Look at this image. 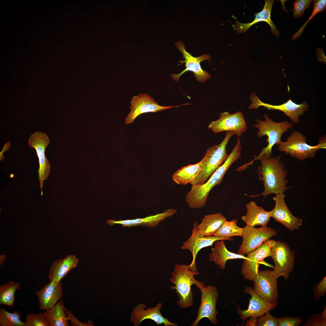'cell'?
Wrapping results in <instances>:
<instances>
[{"label": "cell", "mask_w": 326, "mask_h": 326, "mask_svg": "<svg viewBox=\"0 0 326 326\" xmlns=\"http://www.w3.org/2000/svg\"><path fill=\"white\" fill-rule=\"evenodd\" d=\"M238 138L235 145L226 160L216 170L208 179L203 184L192 185L190 190L185 197V201L190 207L198 209L206 205L210 191L214 187L221 184L229 168L241 156L242 146L240 139Z\"/></svg>", "instance_id": "6da1fadb"}, {"label": "cell", "mask_w": 326, "mask_h": 326, "mask_svg": "<svg viewBox=\"0 0 326 326\" xmlns=\"http://www.w3.org/2000/svg\"><path fill=\"white\" fill-rule=\"evenodd\" d=\"M281 156L267 157L262 156L259 160L261 164L257 168V173L262 181L264 190L257 195L266 198L270 194L283 193L289 188L286 179L287 173L284 164L280 160Z\"/></svg>", "instance_id": "7a4b0ae2"}, {"label": "cell", "mask_w": 326, "mask_h": 326, "mask_svg": "<svg viewBox=\"0 0 326 326\" xmlns=\"http://www.w3.org/2000/svg\"><path fill=\"white\" fill-rule=\"evenodd\" d=\"M172 275L170 280L175 286H171V288L176 290L180 298L177 304L180 308H187L191 306L193 304L191 286L195 284L200 289L205 286L202 282L194 279V276L198 274L192 270L189 265L177 264Z\"/></svg>", "instance_id": "3957f363"}, {"label": "cell", "mask_w": 326, "mask_h": 326, "mask_svg": "<svg viewBox=\"0 0 326 326\" xmlns=\"http://www.w3.org/2000/svg\"><path fill=\"white\" fill-rule=\"evenodd\" d=\"M235 134L233 131L226 132L221 143L207 149L204 156L199 162L202 171L190 184L192 185L204 184L216 170L224 163L229 155L226 151V146L230 138Z\"/></svg>", "instance_id": "277c9868"}, {"label": "cell", "mask_w": 326, "mask_h": 326, "mask_svg": "<svg viewBox=\"0 0 326 326\" xmlns=\"http://www.w3.org/2000/svg\"><path fill=\"white\" fill-rule=\"evenodd\" d=\"M264 117L265 119V120L257 119L256 120V123L253 126L258 130L257 133L258 137L261 138L264 136H267L266 141L268 143V145L263 148L259 154L255 158L243 165L244 167L246 168L252 164L254 161L259 160L264 155L267 157H271L273 146L275 144L279 145L281 141V138L283 134L288 131L289 129L293 127V124L289 121L276 122L269 118L267 114H265Z\"/></svg>", "instance_id": "5b68a950"}, {"label": "cell", "mask_w": 326, "mask_h": 326, "mask_svg": "<svg viewBox=\"0 0 326 326\" xmlns=\"http://www.w3.org/2000/svg\"><path fill=\"white\" fill-rule=\"evenodd\" d=\"M306 137L297 131H293L286 141H281L278 150L284 152L298 159L303 161L308 158H313L316 152L321 148H325V138L320 140L319 144L312 146L306 143Z\"/></svg>", "instance_id": "8992f818"}, {"label": "cell", "mask_w": 326, "mask_h": 326, "mask_svg": "<svg viewBox=\"0 0 326 326\" xmlns=\"http://www.w3.org/2000/svg\"><path fill=\"white\" fill-rule=\"evenodd\" d=\"M294 251L284 242L276 241L271 248V257L274 264L273 270L276 277L283 276L286 281L294 269L295 257Z\"/></svg>", "instance_id": "52a82bcc"}, {"label": "cell", "mask_w": 326, "mask_h": 326, "mask_svg": "<svg viewBox=\"0 0 326 326\" xmlns=\"http://www.w3.org/2000/svg\"><path fill=\"white\" fill-rule=\"evenodd\" d=\"M277 234L276 230L267 225L258 228L246 225L244 228L242 241L237 254H247Z\"/></svg>", "instance_id": "ba28073f"}, {"label": "cell", "mask_w": 326, "mask_h": 326, "mask_svg": "<svg viewBox=\"0 0 326 326\" xmlns=\"http://www.w3.org/2000/svg\"><path fill=\"white\" fill-rule=\"evenodd\" d=\"M175 44L177 48L181 52L183 58L184 59V60H181L179 62L181 64L185 63L186 68L179 74L171 75V77L174 80L178 82L181 75L188 71L193 73L194 76L199 82H204L211 78V75L206 71L203 70L200 65L201 62L204 60H207L210 62L211 59L210 55L204 54L198 57H194L186 51L182 42L178 41Z\"/></svg>", "instance_id": "9c48e42d"}, {"label": "cell", "mask_w": 326, "mask_h": 326, "mask_svg": "<svg viewBox=\"0 0 326 326\" xmlns=\"http://www.w3.org/2000/svg\"><path fill=\"white\" fill-rule=\"evenodd\" d=\"M277 279L273 270L259 271L253 280V289L258 296L267 302L277 303L279 297Z\"/></svg>", "instance_id": "30bf717a"}, {"label": "cell", "mask_w": 326, "mask_h": 326, "mask_svg": "<svg viewBox=\"0 0 326 326\" xmlns=\"http://www.w3.org/2000/svg\"><path fill=\"white\" fill-rule=\"evenodd\" d=\"M50 143L49 137L46 133L37 131L30 136L28 144L30 148L36 151L38 158L39 168L38 170L40 187L42 190L44 180L47 179L50 170V165L45 156L46 148Z\"/></svg>", "instance_id": "8fae6325"}, {"label": "cell", "mask_w": 326, "mask_h": 326, "mask_svg": "<svg viewBox=\"0 0 326 326\" xmlns=\"http://www.w3.org/2000/svg\"><path fill=\"white\" fill-rule=\"evenodd\" d=\"M276 241L269 240L260 247L247 254L242 264L241 273L244 278L249 281H253L258 272L260 264L266 258L270 257L271 248Z\"/></svg>", "instance_id": "7c38bea8"}, {"label": "cell", "mask_w": 326, "mask_h": 326, "mask_svg": "<svg viewBox=\"0 0 326 326\" xmlns=\"http://www.w3.org/2000/svg\"><path fill=\"white\" fill-rule=\"evenodd\" d=\"M130 111L125 118L126 125L131 124L138 116L144 113H155L182 105L189 104H186L176 106H163L159 105L154 99L147 94L141 93L134 96L130 101Z\"/></svg>", "instance_id": "4fadbf2b"}, {"label": "cell", "mask_w": 326, "mask_h": 326, "mask_svg": "<svg viewBox=\"0 0 326 326\" xmlns=\"http://www.w3.org/2000/svg\"><path fill=\"white\" fill-rule=\"evenodd\" d=\"M220 114L219 119L212 121L208 126V128L213 133L233 131L239 137L246 130L247 126L243 114L241 111L233 114L224 112Z\"/></svg>", "instance_id": "5bb4252c"}, {"label": "cell", "mask_w": 326, "mask_h": 326, "mask_svg": "<svg viewBox=\"0 0 326 326\" xmlns=\"http://www.w3.org/2000/svg\"><path fill=\"white\" fill-rule=\"evenodd\" d=\"M201 291L200 304L197 312V317L191 326L198 325L200 321L207 318L213 324H217L216 305L219 293L216 287L212 286H205L200 289Z\"/></svg>", "instance_id": "9a60e30c"}, {"label": "cell", "mask_w": 326, "mask_h": 326, "mask_svg": "<svg viewBox=\"0 0 326 326\" xmlns=\"http://www.w3.org/2000/svg\"><path fill=\"white\" fill-rule=\"evenodd\" d=\"M250 97L252 103L249 106V109H257L261 106L268 110L281 111L283 112L284 115L288 117L295 124L299 122V117L308 110V105L306 102H303L302 104H297L293 102L290 98L282 104L273 105L263 102L255 93L251 94Z\"/></svg>", "instance_id": "2e32d148"}, {"label": "cell", "mask_w": 326, "mask_h": 326, "mask_svg": "<svg viewBox=\"0 0 326 326\" xmlns=\"http://www.w3.org/2000/svg\"><path fill=\"white\" fill-rule=\"evenodd\" d=\"M233 240V238H227L214 236L209 237L202 236L199 232L198 224L195 221L193 224L190 237L183 243L181 248L183 249L188 250L191 252L193 259L189 266L193 272L199 274L200 273L197 270L195 263L196 256L198 251L204 248L212 245L214 242L217 241Z\"/></svg>", "instance_id": "e0dca14e"}, {"label": "cell", "mask_w": 326, "mask_h": 326, "mask_svg": "<svg viewBox=\"0 0 326 326\" xmlns=\"http://www.w3.org/2000/svg\"><path fill=\"white\" fill-rule=\"evenodd\" d=\"M285 197L284 193L276 194L273 197L275 205L269 211L271 217L290 231L298 229L302 225V220L292 214L285 202Z\"/></svg>", "instance_id": "ac0fdd59"}, {"label": "cell", "mask_w": 326, "mask_h": 326, "mask_svg": "<svg viewBox=\"0 0 326 326\" xmlns=\"http://www.w3.org/2000/svg\"><path fill=\"white\" fill-rule=\"evenodd\" d=\"M244 292L250 294L251 298L247 310H241L238 307L237 308V313L243 320L250 317L258 318L277 307V303H272L265 301L251 287L246 286Z\"/></svg>", "instance_id": "d6986e66"}, {"label": "cell", "mask_w": 326, "mask_h": 326, "mask_svg": "<svg viewBox=\"0 0 326 326\" xmlns=\"http://www.w3.org/2000/svg\"><path fill=\"white\" fill-rule=\"evenodd\" d=\"M162 304L159 303L154 307L145 309L146 306L143 304H138L133 309L131 314L130 321L135 326H139L144 320L149 319L154 321L158 325L163 324L165 326H177L178 325L170 321L161 314L160 309Z\"/></svg>", "instance_id": "ffe728a7"}, {"label": "cell", "mask_w": 326, "mask_h": 326, "mask_svg": "<svg viewBox=\"0 0 326 326\" xmlns=\"http://www.w3.org/2000/svg\"><path fill=\"white\" fill-rule=\"evenodd\" d=\"M39 302V307L46 310L54 306L62 298L63 290L61 281H50L36 292Z\"/></svg>", "instance_id": "44dd1931"}, {"label": "cell", "mask_w": 326, "mask_h": 326, "mask_svg": "<svg viewBox=\"0 0 326 326\" xmlns=\"http://www.w3.org/2000/svg\"><path fill=\"white\" fill-rule=\"evenodd\" d=\"M177 212L176 209H168L165 210L162 213L149 216L143 218L119 221L108 219L106 222L110 226L119 224L122 225L123 227L138 226L153 227L156 226L160 222L175 214Z\"/></svg>", "instance_id": "7402d4cb"}, {"label": "cell", "mask_w": 326, "mask_h": 326, "mask_svg": "<svg viewBox=\"0 0 326 326\" xmlns=\"http://www.w3.org/2000/svg\"><path fill=\"white\" fill-rule=\"evenodd\" d=\"M273 0H265L263 8L260 12L255 13L254 20L249 23H241L237 20L235 22V28L238 33H244L253 25L261 21L267 22L270 26L272 33L276 37L279 36V32L271 19V13Z\"/></svg>", "instance_id": "603a6c76"}, {"label": "cell", "mask_w": 326, "mask_h": 326, "mask_svg": "<svg viewBox=\"0 0 326 326\" xmlns=\"http://www.w3.org/2000/svg\"><path fill=\"white\" fill-rule=\"evenodd\" d=\"M78 261V259L73 254L56 260L50 268L48 275L50 281H61L70 270L77 266Z\"/></svg>", "instance_id": "cb8c5ba5"}, {"label": "cell", "mask_w": 326, "mask_h": 326, "mask_svg": "<svg viewBox=\"0 0 326 326\" xmlns=\"http://www.w3.org/2000/svg\"><path fill=\"white\" fill-rule=\"evenodd\" d=\"M247 212L241 217L242 220L247 225L254 227L257 225H267L271 217L269 212L266 211L262 207L251 201L246 205Z\"/></svg>", "instance_id": "d4e9b609"}, {"label": "cell", "mask_w": 326, "mask_h": 326, "mask_svg": "<svg viewBox=\"0 0 326 326\" xmlns=\"http://www.w3.org/2000/svg\"><path fill=\"white\" fill-rule=\"evenodd\" d=\"M216 241L214 248L209 254V260L214 262L219 266L220 269H225L226 262L228 260L246 258V257L244 255L229 251L226 249L223 240Z\"/></svg>", "instance_id": "484cf974"}, {"label": "cell", "mask_w": 326, "mask_h": 326, "mask_svg": "<svg viewBox=\"0 0 326 326\" xmlns=\"http://www.w3.org/2000/svg\"><path fill=\"white\" fill-rule=\"evenodd\" d=\"M226 219L221 213L205 216L200 223L198 224L200 234L204 236H212Z\"/></svg>", "instance_id": "4316f807"}, {"label": "cell", "mask_w": 326, "mask_h": 326, "mask_svg": "<svg viewBox=\"0 0 326 326\" xmlns=\"http://www.w3.org/2000/svg\"><path fill=\"white\" fill-rule=\"evenodd\" d=\"M202 171L200 162L182 167L172 176L173 181L179 185H186L193 180Z\"/></svg>", "instance_id": "83f0119b"}, {"label": "cell", "mask_w": 326, "mask_h": 326, "mask_svg": "<svg viewBox=\"0 0 326 326\" xmlns=\"http://www.w3.org/2000/svg\"><path fill=\"white\" fill-rule=\"evenodd\" d=\"M62 300L58 302L54 306L44 312L50 326H68L69 323L64 310Z\"/></svg>", "instance_id": "f1b7e54d"}, {"label": "cell", "mask_w": 326, "mask_h": 326, "mask_svg": "<svg viewBox=\"0 0 326 326\" xmlns=\"http://www.w3.org/2000/svg\"><path fill=\"white\" fill-rule=\"evenodd\" d=\"M20 289L18 283L13 281L8 282L0 286V304L14 307L15 302V293Z\"/></svg>", "instance_id": "f546056e"}, {"label": "cell", "mask_w": 326, "mask_h": 326, "mask_svg": "<svg viewBox=\"0 0 326 326\" xmlns=\"http://www.w3.org/2000/svg\"><path fill=\"white\" fill-rule=\"evenodd\" d=\"M237 222L236 219H232L230 221L225 220L214 236L227 238L234 236H242L244 228L238 227Z\"/></svg>", "instance_id": "4dcf8cb0"}, {"label": "cell", "mask_w": 326, "mask_h": 326, "mask_svg": "<svg viewBox=\"0 0 326 326\" xmlns=\"http://www.w3.org/2000/svg\"><path fill=\"white\" fill-rule=\"evenodd\" d=\"M21 315L18 311L11 313L2 307L0 308L1 326H24L25 322L21 320Z\"/></svg>", "instance_id": "1f68e13d"}, {"label": "cell", "mask_w": 326, "mask_h": 326, "mask_svg": "<svg viewBox=\"0 0 326 326\" xmlns=\"http://www.w3.org/2000/svg\"><path fill=\"white\" fill-rule=\"evenodd\" d=\"M313 11L311 16L308 20L301 26L296 33L292 36L291 40H294L298 37H300L302 33L308 23L318 13L324 11L326 10V1L325 0H313Z\"/></svg>", "instance_id": "d6a6232c"}, {"label": "cell", "mask_w": 326, "mask_h": 326, "mask_svg": "<svg viewBox=\"0 0 326 326\" xmlns=\"http://www.w3.org/2000/svg\"><path fill=\"white\" fill-rule=\"evenodd\" d=\"M24 326H50L47 318L44 312L38 313H28L26 317Z\"/></svg>", "instance_id": "836d02e7"}, {"label": "cell", "mask_w": 326, "mask_h": 326, "mask_svg": "<svg viewBox=\"0 0 326 326\" xmlns=\"http://www.w3.org/2000/svg\"><path fill=\"white\" fill-rule=\"evenodd\" d=\"M313 0H296L292 3L293 17L296 18L301 17L306 8H309Z\"/></svg>", "instance_id": "e575fe53"}, {"label": "cell", "mask_w": 326, "mask_h": 326, "mask_svg": "<svg viewBox=\"0 0 326 326\" xmlns=\"http://www.w3.org/2000/svg\"><path fill=\"white\" fill-rule=\"evenodd\" d=\"M278 318L273 316L269 311L257 318L256 326H278Z\"/></svg>", "instance_id": "d590c367"}, {"label": "cell", "mask_w": 326, "mask_h": 326, "mask_svg": "<svg viewBox=\"0 0 326 326\" xmlns=\"http://www.w3.org/2000/svg\"><path fill=\"white\" fill-rule=\"evenodd\" d=\"M326 317L321 314L315 313L308 319L303 326H326Z\"/></svg>", "instance_id": "8d00e7d4"}, {"label": "cell", "mask_w": 326, "mask_h": 326, "mask_svg": "<svg viewBox=\"0 0 326 326\" xmlns=\"http://www.w3.org/2000/svg\"><path fill=\"white\" fill-rule=\"evenodd\" d=\"M313 292L315 299L317 300L326 293V276H324L315 286Z\"/></svg>", "instance_id": "74e56055"}, {"label": "cell", "mask_w": 326, "mask_h": 326, "mask_svg": "<svg viewBox=\"0 0 326 326\" xmlns=\"http://www.w3.org/2000/svg\"><path fill=\"white\" fill-rule=\"evenodd\" d=\"M278 319V326H299L302 322V319L298 317L287 316Z\"/></svg>", "instance_id": "f35d334b"}, {"label": "cell", "mask_w": 326, "mask_h": 326, "mask_svg": "<svg viewBox=\"0 0 326 326\" xmlns=\"http://www.w3.org/2000/svg\"><path fill=\"white\" fill-rule=\"evenodd\" d=\"M64 310L67 318L71 322V325L73 326H93V322L89 320L88 322H82L80 321L73 315L69 310H68L65 307Z\"/></svg>", "instance_id": "ab89813d"}, {"label": "cell", "mask_w": 326, "mask_h": 326, "mask_svg": "<svg viewBox=\"0 0 326 326\" xmlns=\"http://www.w3.org/2000/svg\"><path fill=\"white\" fill-rule=\"evenodd\" d=\"M10 141L9 140L6 143L4 144L3 146L2 150L0 152V160H2L4 158V156L3 155V153L5 151L8 150L9 149L11 145H10Z\"/></svg>", "instance_id": "60d3db41"}, {"label": "cell", "mask_w": 326, "mask_h": 326, "mask_svg": "<svg viewBox=\"0 0 326 326\" xmlns=\"http://www.w3.org/2000/svg\"><path fill=\"white\" fill-rule=\"evenodd\" d=\"M257 318L251 317L248 322H247L246 326H256V324Z\"/></svg>", "instance_id": "b9f144b4"}, {"label": "cell", "mask_w": 326, "mask_h": 326, "mask_svg": "<svg viewBox=\"0 0 326 326\" xmlns=\"http://www.w3.org/2000/svg\"><path fill=\"white\" fill-rule=\"evenodd\" d=\"M6 259V256L5 254H3L0 255V265H2L3 264L5 260Z\"/></svg>", "instance_id": "7bdbcfd3"}]
</instances>
